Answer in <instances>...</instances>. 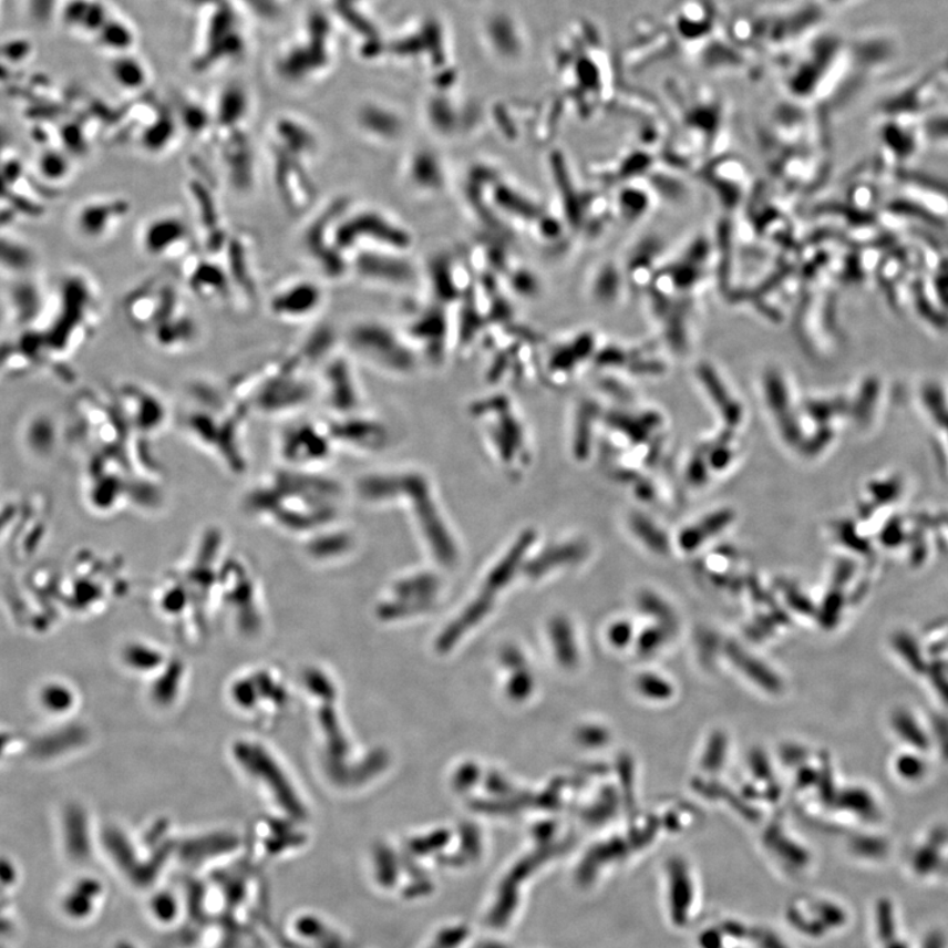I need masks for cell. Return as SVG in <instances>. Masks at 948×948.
Listing matches in <instances>:
<instances>
[{"instance_id": "14", "label": "cell", "mask_w": 948, "mask_h": 948, "mask_svg": "<svg viewBox=\"0 0 948 948\" xmlns=\"http://www.w3.org/2000/svg\"><path fill=\"white\" fill-rule=\"evenodd\" d=\"M153 910H155L157 918H164L167 921V919L173 918L176 908H174L171 897L163 896L156 898L155 904H153Z\"/></svg>"}, {"instance_id": "1", "label": "cell", "mask_w": 948, "mask_h": 948, "mask_svg": "<svg viewBox=\"0 0 948 948\" xmlns=\"http://www.w3.org/2000/svg\"><path fill=\"white\" fill-rule=\"evenodd\" d=\"M340 487L319 472L278 468L244 494L243 512L261 525L302 542L337 525Z\"/></svg>"}, {"instance_id": "8", "label": "cell", "mask_w": 948, "mask_h": 948, "mask_svg": "<svg viewBox=\"0 0 948 948\" xmlns=\"http://www.w3.org/2000/svg\"><path fill=\"white\" fill-rule=\"evenodd\" d=\"M192 228L177 214H163L151 219L143 228L141 244L145 255L155 259L178 257L190 248Z\"/></svg>"}, {"instance_id": "7", "label": "cell", "mask_w": 948, "mask_h": 948, "mask_svg": "<svg viewBox=\"0 0 948 948\" xmlns=\"http://www.w3.org/2000/svg\"><path fill=\"white\" fill-rule=\"evenodd\" d=\"M900 199L942 223L948 215V184L927 174L896 169L892 173Z\"/></svg>"}, {"instance_id": "5", "label": "cell", "mask_w": 948, "mask_h": 948, "mask_svg": "<svg viewBox=\"0 0 948 948\" xmlns=\"http://www.w3.org/2000/svg\"><path fill=\"white\" fill-rule=\"evenodd\" d=\"M122 390L125 422L138 439L150 443L171 423L169 404L157 390L143 383H128Z\"/></svg>"}, {"instance_id": "13", "label": "cell", "mask_w": 948, "mask_h": 948, "mask_svg": "<svg viewBox=\"0 0 948 948\" xmlns=\"http://www.w3.org/2000/svg\"><path fill=\"white\" fill-rule=\"evenodd\" d=\"M916 121L923 146H948V115H919Z\"/></svg>"}, {"instance_id": "10", "label": "cell", "mask_w": 948, "mask_h": 948, "mask_svg": "<svg viewBox=\"0 0 948 948\" xmlns=\"http://www.w3.org/2000/svg\"><path fill=\"white\" fill-rule=\"evenodd\" d=\"M131 214L127 199L114 198L93 202L82 207L79 227L83 236L90 239H103L116 231Z\"/></svg>"}, {"instance_id": "11", "label": "cell", "mask_w": 948, "mask_h": 948, "mask_svg": "<svg viewBox=\"0 0 948 948\" xmlns=\"http://www.w3.org/2000/svg\"><path fill=\"white\" fill-rule=\"evenodd\" d=\"M187 284L198 297L213 301V299H225L233 289L231 277L221 265L199 260L187 274Z\"/></svg>"}, {"instance_id": "12", "label": "cell", "mask_w": 948, "mask_h": 948, "mask_svg": "<svg viewBox=\"0 0 948 948\" xmlns=\"http://www.w3.org/2000/svg\"><path fill=\"white\" fill-rule=\"evenodd\" d=\"M138 138L146 153L163 155L176 142V125L172 121H158L145 127Z\"/></svg>"}, {"instance_id": "3", "label": "cell", "mask_w": 948, "mask_h": 948, "mask_svg": "<svg viewBox=\"0 0 948 948\" xmlns=\"http://www.w3.org/2000/svg\"><path fill=\"white\" fill-rule=\"evenodd\" d=\"M312 344L298 348L282 358L269 360L249 369L231 382L228 390L253 414L270 418L291 416L318 399L312 367L319 359Z\"/></svg>"}, {"instance_id": "6", "label": "cell", "mask_w": 948, "mask_h": 948, "mask_svg": "<svg viewBox=\"0 0 948 948\" xmlns=\"http://www.w3.org/2000/svg\"><path fill=\"white\" fill-rule=\"evenodd\" d=\"M274 159V179L278 198L286 210L292 214L303 213L310 205L313 184L309 173L308 159L270 146Z\"/></svg>"}, {"instance_id": "9", "label": "cell", "mask_w": 948, "mask_h": 948, "mask_svg": "<svg viewBox=\"0 0 948 948\" xmlns=\"http://www.w3.org/2000/svg\"><path fill=\"white\" fill-rule=\"evenodd\" d=\"M323 302V290L310 280L282 286L269 299L271 316L289 323H301L316 316Z\"/></svg>"}, {"instance_id": "4", "label": "cell", "mask_w": 948, "mask_h": 948, "mask_svg": "<svg viewBox=\"0 0 948 948\" xmlns=\"http://www.w3.org/2000/svg\"><path fill=\"white\" fill-rule=\"evenodd\" d=\"M333 444L322 421L298 422L286 426L278 437L277 451L285 468L319 472L329 462Z\"/></svg>"}, {"instance_id": "2", "label": "cell", "mask_w": 948, "mask_h": 948, "mask_svg": "<svg viewBox=\"0 0 948 948\" xmlns=\"http://www.w3.org/2000/svg\"><path fill=\"white\" fill-rule=\"evenodd\" d=\"M250 410L227 390L204 381L192 383L179 414V429L190 443L223 468L241 474L248 468L247 423Z\"/></svg>"}]
</instances>
